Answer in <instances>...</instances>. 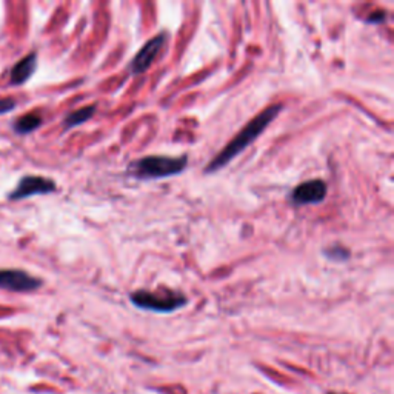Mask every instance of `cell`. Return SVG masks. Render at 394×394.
<instances>
[{"label": "cell", "mask_w": 394, "mask_h": 394, "mask_svg": "<svg viewBox=\"0 0 394 394\" xmlns=\"http://www.w3.org/2000/svg\"><path fill=\"white\" fill-rule=\"evenodd\" d=\"M282 103L271 105V107L263 110L261 115H257L253 120H249V122L230 140L228 145L205 166L203 173H216L228 165L231 161H234V157H238L242 151H245L265 130H267L268 125L279 116V112L282 111Z\"/></svg>", "instance_id": "obj_1"}, {"label": "cell", "mask_w": 394, "mask_h": 394, "mask_svg": "<svg viewBox=\"0 0 394 394\" xmlns=\"http://www.w3.org/2000/svg\"><path fill=\"white\" fill-rule=\"evenodd\" d=\"M187 166V156H147L128 165L126 174L139 180H157L179 176Z\"/></svg>", "instance_id": "obj_2"}, {"label": "cell", "mask_w": 394, "mask_h": 394, "mask_svg": "<svg viewBox=\"0 0 394 394\" xmlns=\"http://www.w3.org/2000/svg\"><path fill=\"white\" fill-rule=\"evenodd\" d=\"M130 300L134 307L153 313H173L188 304V299L180 293H153L138 290L130 294Z\"/></svg>", "instance_id": "obj_3"}, {"label": "cell", "mask_w": 394, "mask_h": 394, "mask_svg": "<svg viewBox=\"0 0 394 394\" xmlns=\"http://www.w3.org/2000/svg\"><path fill=\"white\" fill-rule=\"evenodd\" d=\"M166 41H168V33L162 31L156 34L153 39L148 41L143 47L140 48V51L133 57V60L128 65V71H130L131 75H140L145 73L148 68L153 65L154 60L157 59V56L161 54V51L163 50V47L166 45Z\"/></svg>", "instance_id": "obj_4"}, {"label": "cell", "mask_w": 394, "mask_h": 394, "mask_svg": "<svg viewBox=\"0 0 394 394\" xmlns=\"http://www.w3.org/2000/svg\"><path fill=\"white\" fill-rule=\"evenodd\" d=\"M328 193V187L322 179H312L307 182H302L300 185L296 187L290 193L291 203L298 207L304 205H316L325 200Z\"/></svg>", "instance_id": "obj_5"}, {"label": "cell", "mask_w": 394, "mask_h": 394, "mask_svg": "<svg viewBox=\"0 0 394 394\" xmlns=\"http://www.w3.org/2000/svg\"><path fill=\"white\" fill-rule=\"evenodd\" d=\"M42 280L24 270H0V290L28 293L39 290Z\"/></svg>", "instance_id": "obj_6"}, {"label": "cell", "mask_w": 394, "mask_h": 394, "mask_svg": "<svg viewBox=\"0 0 394 394\" xmlns=\"http://www.w3.org/2000/svg\"><path fill=\"white\" fill-rule=\"evenodd\" d=\"M57 189V185L54 180L43 176H25L22 179L16 189L10 194V200H22L31 196H39V194H50L54 193Z\"/></svg>", "instance_id": "obj_7"}, {"label": "cell", "mask_w": 394, "mask_h": 394, "mask_svg": "<svg viewBox=\"0 0 394 394\" xmlns=\"http://www.w3.org/2000/svg\"><path fill=\"white\" fill-rule=\"evenodd\" d=\"M37 66V54L29 52L25 57H22L11 70V83L13 85H24L25 82L34 74Z\"/></svg>", "instance_id": "obj_8"}, {"label": "cell", "mask_w": 394, "mask_h": 394, "mask_svg": "<svg viewBox=\"0 0 394 394\" xmlns=\"http://www.w3.org/2000/svg\"><path fill=\"white\" fill-rule=\"evenodd\" d=\"M96 115V105H88V107L79 108L75 111H71L64 120L65 130H71L74 126H79L82 124L88 122V120Z\"/></svg>", "instance_id": "obj_9"}, {"label": "cell", "mask_w": 394, "mask_h": 394, "mask_svg": "<svg viewBox=\"0 0 394 394\" xmlns=\"http://www.w3.org/2000/svg\"><path fill=\"white\" fill-rule=\"evenodd\" d=\"M42 120L43 119L39 112H28V115H24L16 120L14 130H16L19 134H29L36 131L37 128L42 125Z\"/></svg>", "instance_id": "obj_10"}, {"label": "cell", "mask_w": 394, "mask_h": 394, "mask_svg": "<svg viewBox=\"0 0 394 394\" xmlns=\"http://www.w3.org/2000/svg\"><path fill=\"white\" fill-rule=\"evenodd\" d=\"M323 254L328 257L330 261H336V262H346L350 259V249L345 248V247H340V245H335V247H330L323 251Z\"/></svg>", "instance_id": "obj_11"}, {"label": "cell", "mask_w": 394, "mask_h": 394, "mask_svg": "<svg viewBox=\"0 0 394 394\" xmlns=\"http://www.w3.org/2000/svg\"><path fill=\"white\" fill-rule=\"evenodd\" d=\"M14 108H16V102H14L13 98H10V97L0 98V116L5 115V112L14 110Z\"/></svg>", "instance_id": "obj_12"}, {"label": "cell", "mask_w": 394, "mask_h": 394, "mask_svg": "<svg viewBox=\"0 0 394 394\" xmlns=\"http://www.w3.org/2000/svg\"><path fill=\"white\" fill-rule=\"evenodd\" d=\"M385 20V13H377L376 16L373 17H368V22H371V24H381V22Z\"/></svg>", "instance_id": "obj_13"}, {"label": "cell", "mask_w": 394, "mask_h": 394, "mask_svg": "<svg viewBox=\"0 0 394 394\" xmlns=\"http://www.w3.org/2000/svg\"><path fill=\"white\" fill-rule=\"evenodd\" d=\"M330 394H335V393H330Z\"/></svg>", "instance_id": "obj_14"}]
</instances>
